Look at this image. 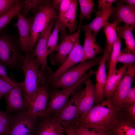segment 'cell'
Instances as JSON below:
<instances>
[{
    "label": "cell",
    "mask_w": 135,
    "mask_h": 135,
    "mask_svg": "<svg viewBox=\"0 0 135 135\" xmlns=\"http://www.w3.org/2000/svg\"><path fill=\"white\" fill-rule=\"evenodd\" d=\"M111 100H107L92 106L80 117L79 124L100 132L106 131L116 121V109Z\"/></svg>",
    "instance_id": "cell-1"
},
{
    "label": "cell",
    "mask_w": 135,
    "mask_h": 135,
    "mask_svg": "<svg viewBox=\"0 0 135 135\" xmlns=\"http://www.w3.org/2000/svg\"><path fill=\"white\" fill-rule=\"evenodd\" d=\"M40 65L39 62L32 53L25 54L22 66L24 79V82H22L20 89L29 106L40 86V83L44 82L46 78L45 71L40 69Z\"/></svg>",
    "instance_id": "cell-2"
},
{
    "label": "cell",
    "mask_w": 135,
    "mask_h": 135,
    "mask_svg": "<svg viewBox=\"0 0 135 135\" xmlns=\"http://www.w3.org/2000/svg\"><path fill=\"white\" fill-rule=\"evenodd\" d=\"M59 12L51 2L47 1L40 7L33 18L30 29L32 52L37 40L43 34L53 18L59 19Z\"/></svg>",
    "instance_id": "cell-3"
},
{
    "label": "cell",
    "mask_w": 135,
    "mask_h": 135,
    "mask_svg": "<svg viewBox=\"0 0 135 135\" xmlns=\"http://www.w3.org/2000/svg\"><path fill=\"white\" fill-rule=\"evenodd\" d=\"M101 58H95L80 62L67 70L55 80L49 82L54 88L65 89L77 83L85 75L86 72L92 67L99 64Z\"/></svg>",
    "instance_id": "cell-4"
},
{
    "label": "cell",
    "mask_w": 135,
    "mask_h": 135,
    "mask_svg": "<svg viewBox=\"0 0 135 135\" xmlns=\"http://www.w3.org/2000/svg\"><path fill=\"white\" fill-rule=\"evenodd\" d=\"M10 131L9 135H35L38 118L27 112L18 111L10 114Z\"/></svg>",
    "instance_id": "cell-5"
},
{
    "label": "cell",
    "mask_w": 135,
    "mask_h": 135,
    "mask_svg": "<svg viewBox=\"0 0 135 135\" xmlns=\"http://www.w3.org/2000/svg\"><path fill=\"white\" fill-rule=\"evenodd\" d=\"M93 74V72L90 71L86 74L84 76L73 86L61 90H56L50 93V100L48 102L44 117L49 116L52 113L55 114L60 112L68 103L70 96L75 91L76 88L81 83L90 76Z\"/></svg>",
    "instance_id": "cell-6"
},
{
    "label": "cell",
    "mask_w": 135,
    "mask_h": 135,
    "mask_svg": "<svg viewBox=\"0 0 135 135\" xmlns=\"http://www.w3.org/2000/svg\"><path fill=\"white\" fill-rule=\"evenodd\" d=\"M24 58L11 39L7 35L0 33V64L14 68L19 65L22 66Z\"/></svg>",
    "instance_id": "cell-7"
},
{
    "label": "cell",
    "mask_w": 135,
    "mask_h": 135,
    "mask_svg": "<svg viewBox=\"0 0 135 135\" xmlns=\"http://www.w3.org/2000/svg\"><path fill=\"white\" fill-rule=\"evenodd\" d=\"M74 92L65 107L54 116L64 128L74 127L79 124L80 116L78 112V101Z\"/></svg>",
    "instance_id": "cell-8"
},
{
    "label": "cell",
    "mask_w": 135,
    "mask_h": 135,
    "mask_svg": "<svg viewBox=\"0 0 135 135\" xmlns=\"http://www.w3.org/2000/svg\"><path fill=\"white\" fill-rule=\"evenodd\" d=\"M135 77V64H128L126 70L110 99L114 105L123 106V102L132 88Z\"/></svg>",
    "instance_id": "cell-9"
},
{
    "label": "cell",
    "mask_w": 135,
    "mask_h": 135,
    "mask_svg": "<svg viewBox=\"0 0 135 135\" xmlns=\"http://www.w3.org/2000/svg\"><path fill=\"white\" fill-rule=\"evenodd\" d=\"M85 88L78 92H74L78 101V112L80 116L88 112L93 106L96 102L95 85L92 83L90 77L84 81Z\"/></svg>",
    "instance_id": "cell-10"
},
{
    "label": "cell",
    "mask_w": 135,
    "mask_h": 135,
    "mask_svg": "<svg viewBox=\"0 0 135 135\" xmlns=\"http://www.w3.org/2000/svg\"><path fill=\"white\" fill-rule=\"evenodd\" d=\"M84 56L83 47L80 44L78 37L72 49L61 65L54 73L47 75L45 80L50 82L55 80L67 70L81 62Z\"/></svg>",
    "instance_id": "cell-11"
},
{
    "label": "cell",
    "mask_w": 135,
    "mask_h": 135,
    "mask_svg": "<svg viewBox=\"0 0 135 135\" xmlns=\"http://www.w3.org/2000/svg\"><path fill=\"white\" fill-rule=\"evenodd\" d=\"M39 88L27 112L30 115L36 117H44L50 97L47 84L44 82Z\"/></svg>",
    "instance_id": "cell-12"
},
{
    "label": "cell",
    "mask_w": 135,
    "mask_h": 135,
    "mask_svg": "<svg viewBox=\"0 0 135 135\" xmlns=\"http://www.w3.org/2000/svg\"><path fill=\"white\" fill-rule=\"evenodd\" d=\"M18 21L16 24L19 34L20 48L25 54L31 53L30 47V29L33 18H25L20 12L16 15Z\"/></svg>",
    "instance_id": "cell-13"
},
{
    "label": "cell",
    "mask_w": 135,
    "mask_h": 135,
    "mask_svg": "<svg viewBox=\"0 0 135 135\" xmlns=\"http://www.w3.org/2000/svg\"><path fill=\"white\" fill-rule=\"evenodd\" d=\"M57 19L54 18L51 20L46 30L39 38L37 45L32 52V56L40 63L42 70H45L47 67L46 48L50 36Z\"/></svg>",
    "instance_id": "cell-14"
},
{
    "label": "cell",
    "mask_w": 135,
    "mask_h": 135,
    "mask_svg": "<svg viewBox=\"0 0 135 135\" xmlns=\"http://www.w3.org/2000/svg\"><path fill=\"white\" fill-rule=\"evenodd\" d=\"M20 88H13L4 96L6 103V112L8 114L18 111L28 112L29 107L27 100L23 97Z\"/></svg>",
    "instance_id": "cell-15"
},
{
    "label": "cell",
    "mask_w": 135,
    "mask_h": 135,
    "mask_svg": "<svg viewBox=\"0 0 135 135\" xmlns=\"http://www.w3.org/2000/svg\"><path fill=\"white\" fill-rule=\"evenodd\" d=\"M81 26V24H80L78 30L74 33L70 34H64L62 42L58 45L56 54L51 56L52 63L62 64L63 63L79 36Z\"/></svg>",
    "instance_id": "cell-16"
},
{
    "label": "cell",
    "mask_w": 135,
    "mask_h": 135,
    "mask_svg": "<svg viewBox=\"0 0 135 135\" xmlns=\"http://www.w3.org/2000/svg\"><path fill=\"white\" fill-rule=\"evenodd\" d=\"M104 52L103 56L101 58L98 64V67L97 70L95 72L96 82V102L97 103H100L103 99L104 88L107 76L106 72V61L110 58L111 55L108 52L106 42Z\"/></svg>",
    "instance_id": "cell-17"
},
{
    "label": "cell",
    "mask_w": 135,
    "mask_h": 135,
    "mask_svg": "<svg viewBox=\"0 0 135 135\" xmlns=\"http://www.w3.org/2000/svg\"><path fill=\"white\" fill-rule=\"evenodd\" d=\"M35 135H64V129L53 116L42 117Z\"/></svg>",
    "instance_id": "cell-18"
},
{
    "label": "cell",
    "mask_w": 135,
    "mask_h": 135,
    "mask_svg": "<svg viewBox=\"0 0 135 135\" xmlns=\"http://www.w3.org/2000/svg\"><path fill=\"white\" fill-rule=\"evenodd\" d=\"M82 28L85 30V38L83 47L84 56L81 62L94 59L97 54L104 51L97 44L92 31L88 28Z\"/></svg>",
    "instance_id": "cell-19"
},
{
    "label": "cell",
    "mask_w": 135,
    "mask_h": 135,
    "mask_svg": "<svg viewBox=\"0 0 135 135\" xmlns=\"http://www.w3.org/2000/svg\"><path fill=\"white\" fill-rule=\"evenodd\" d=\"M116 7L113 13L115 21L119 23L123 22L125 24L135 27V6L116 4Z\"/></svg>",
    "instance_id": "cell-20"
},
{
    "label": "cell",
    "mask_w": 135,
    "mask_h": 135,
    "mask_svg": "<svg viewBox=\"0 0 135 135\" xmlns=\"http://www.w3.org/2000/svg\"><path fill=\"white\" fill-rule=\"evenodd\" d=\"M116 8L112 6L108 8L102 9L98 12L94 11L96 14L95 18L90 24L82 27L88 28L92 32L96 38L99 31L102 27L108 22L109 17L115 11Z\"/></svg>",
    "instance_id": "cell-21"
},
{
    "label": "cell",
    "mask_w": 135,
    "mask_h": 135,
    "mask_svg": "<svg viewBox=\"0 0 135 135\" xmlns=\"http://www.w3.org/2000/svg\"><path fill=\"white\" fill-rule=\"evenodd\" d=\"M128 64H124L118 70L106 78L103 90V96L110 99L116 88L123 77Z\"/></svg>",
    "instance_id": "cell-22"
},
{
    "label": "cell",
    "mask_w": 135,
    "mask_h": 135,
    "mask_svg": "<svg viewBox=\"0 0 135 135\" xmlns=\"http://www.w3.org/2000/svg\"><path fill=\"white\" fill-rule=\"evenodd\" d=\"M134 28L132 26L125 24L122 26H117L116 31L118 36L123 38L127 49L135 54V40L132 32Z\"/></svg>",
    "instance_id": "cell-23"
},
{
    "label": "cell",
    "mask_w": 135,
    "mask_h": 135,
    "mask_svg": "<svg viewBox=\"0 0 135 135\" xmlns=\"http://www.w3.org/2000/svg\"><path fill=\"white\" fill-rule=\"evenodd\" d=\"M77 4V0H72L69 8L61 22L64 27L68 28L71 33L77 27L76 22Z\"/></svg>",
    "instance_id": "cell-24"
},
{
    "label": "cell",
    "mask_w": 135,
    "mask_h": 135,
    "mask_svg": "<svg viewBox=\"0 0 135 135\" xmlns=\"http://www.w3.org/2000/svg\"><path fill=\"white\" fill-rule=\"evenodd\" d=\"M54 25V29L50 36L46 48L48 56L57 51L58 45V41L59 32L65 28L58 19H56Z\"/></svg>",
    "instance_id": "cell-25"
},
{
    "label": "cell",
    "mask_w": 135,
    "mask_h": 135,
    "mask_svg": "<svg viewBox=\"0 0 135 135\" xmlns=\"http://www.w3.org/2000/svg\"><path fill=\"white\" fill-rule=\"evenodd\" d=\"M119 23L116 21L111 23L108 22L103 27V31L107 39L106 42L108 52L110 54L112 52L113 45L117 37L116 28Z\"/></svg>",
    "instance_id": "cell-26"
},
{
    "label": "cell",
    "mask_w": 135,
    "mask_h": 135,
    "mask_svg": "<svg viewBox=\"0 0 135 135\" xmlns=\"http://www.w3.org/2000/svg\"><path fill=\"white\" fill-rule=\"evenodd\" d=\"M24 4V1L16 0V4L7 12L0 17V32L18 13L22 9Z\"/></svg>",
    "instance_id": "cell-27"
},
{
    "label": "cell",
    "mask_w": 135,
    "mask_h": 135,
    "mask_svg": "<svg viewBox=\"0 0 135 135\" xmlns=\"http://www.w3.org/2000/svg\"><path fill=\"white\" fill-rule=\"evenodd\" d=\"M121 41L120 38L117 36L116 40L114 43L112 47L110 55V58L109 65L108 78L116 70V65L118 57L121 52Z\"/></svg>",
    "instance_id": "cell-28"
},
{
    "label": "cell",
    "mask_w": 135,
    "mask_h": 135,
    "mask_svg": "<svg viewBox=\"0 0 135 135\" xmlns=\"http://www.w3.org/2000/svg\"><path fill=\"white\" fill-rule=\"evenodd\" d=\"M80 8V22L84 18L90 20L92 11H94L93 8L94 4L92 0H78Z\"/></svg>",
    "instance_id": "cell-29"
},
{
    "label": "cell",
    "mask_w": 135,
    "mask_h": 135,
    "mask_svg": "<svg viewBox=\"0 0 135 135\" xmlns=\"http://www.w3.org/2000/svg\"><path fill=\"white\" fill-rule=\"evenodd\" d=\"M22 82H20L14 80L10 82L0 76V100L2 98L13 88H20Z\"/></svg>",
    "instance_id": "cell-30"
},
{
    "label": "cell",
    "mask_w": 135,
    "mask_h": 135,
    "mask_svg": "<svg viewBox=\"0 0 135 135\" xmlns=\"http://www.w3.org/2000/svg\"><path fill=\"white\" fill-rule=\"evenodd\" d=\"M115 135H135L134 126L127 122L120 123L114 130Z\"/></svg>",
    "instance_id": "cell-31"
},
{
    "label": "cell",
    "mask_w": 135,
    "mask_h": 135,
    "mask_svg": "<svg viewBox=\"0 0 135 135\" xmlns=\"http://www.w3.org/2000/svg\"><path fill=\"white\" fill-rule=\"evenodd\" d=\"M47 0H26L21 14L24 18H26L29 11L31 9L35 11L38 10L41 5L45 3Z\"/></svg>",
    "instance_id": "cell-32"
},
{
    "label": "cell",
    "mask_w": 135,
    "mask_h": 135,
    "mask_svg": "<svg viewBox=\"0 0 135 135\" xmlns=\"http://www.w3.org/2000/svg\"><path fill=\"white\" fill-rule=\"evenodd\" d=\"M10 131V114L0 110V135H9Z\"/></svg>",
    "instance_id": "cell-33"
},
{
    "label": "cell",
    "mask_w": 135,
    "mask_h": 135,
    "mask_svg": "<svg viewBox=\"0 0 135 135\" xmlns=\"http://www.w3.org/2000/svg\"><path fill=\"white\" fill-rule=\"evenodd\" d=\"M135 61V54L130 52L126 48L121 52L118 57V62L124 64H132Z\"/></svg>",
    "instance_id": "cell-34"
},
{
    "label": "cell",
    "mask_w": 135,
    "mask_h": 135,
    "mask_svg": "<svg viewBox=\"0 0 135 135\" xmlns=\"http://www.w3.org/2000/svg\"><path fill=\"white\" fill-rule=\"evenodd\" d=\"M74 128L76 135H106V132H98L94 130H90L80 124L76 126Z\"/></svg>",
    "instance_id": "cell-35"
},
{
    "label": "cell",
    "mask_w": 135,
    "mask_h": 135,
    "mask_svg": "<svg viewBox=\"0 0 135 135\" xmlns=\"http://www.w3.org/2000/svg\"><path fill=\"white\" fill-rule=\"evenodd\" d=\"M16 2V0H0V17L11 9Z\"/></svg>",
    "instance_id": "cell-36"
},
{
    "label": "cell",
    "mask_w": 135,
    "mask_h": 135,
    "mask_svg": "<svg viewBox=\"0 0 135 135\" xmlns=\"http://www.w3.org/2000/svg\"><path fill=\"white\" fill-rule=\"evenodd\" d=\"M71 0H61L59 8L58 19L61 22L69 8Z\"/></svg>",
    "instance_id": "cell-37"
},
{
    "label": "cell",
    "mask_w": 135,
    "mask_h": 135,
    "mask_svg": "<svg viewBox=\"0 0 135 135\" xmlns=\"http://www.w3.org/2000/svg\"><path fill=\"white\" fill-rule=\"evenodd\" d=\"M135 104V87L132 88L126 98L123 102V106H127Z\"/></svg>",
    "instance_id": "cell-38"
},
{
    "label": "cell",
    "mask_w": 135,
    "mask_h": 135,
    "mask_svg": "<svg viewBox=\"0 0 135 135\" xmlns=\"http://www.w3.org/2000/svg\"><path fill=\"white\" fill-rule=\"evenodd\" d=\"M116 0H99L98 3V10L100 11L110 7Z\"/></svg>",
    "instance_id": "cell-39"
},
{
    "label": "cell",
    "mask_w": 135,
    "mask_h": 135,
    "mask_svg": "<svg viewBox=\"0 0 135 135\" xmlns=\"http://www.w3.org/2000/svg\"><path fill=\"white\" fill-rule=\"evenodd\" d=\"M6 67L0 64V76L10 82L13 81L14 80L8 76L6 70Z\"/></svg>",
    "instance_id": "cell-40"
},
{
    "label": "cell",
    "mask_w": 135,
    "mask_h": 135,
    "mask_svg": "<svg viewBox=\"0 0 135 135\" xmlns=\"http://www.w3.org/2000/svg\"><path fill=\"white\" fill-rule=\"evenodd\" d=\"M128 112L130 116L133 118H135V104L128 106Z\"/></svg>",
    "instance_id": "cell-41"
},
{
    "label": "cell",
    "mask_w": 135,
    "mask_h": 135,
    "mask_svg": "<svg viewBox=\"0 0 135 135\" xmlns=\"http://www.w3.org/2000/svg\"><path fill=\"white\" fill-rule=\"evenodd\" d=\"M64 131L67 135H76L75 132L74 127L71 126L64 128Z\"/></svg>",
    "instance_id": "cell-42"
},
{
    "label": "cell",
    "mask_w": 135,
    "mask_h": 135,
    "mask_svg": "<svg viewBox=\"0 0 135 135\" xmlns=\"http://www.w3.org/2000/svg\"><path fill=\"white\" fill-rule=\"evenodd\" d=\"M118 1V3L120 4L125 3L128 4V5L135 6V0H121Z\"/></svg>",
    "instance_id": "cell-43"
},
{
    "label": "cell",
    "mask_w": 135,
    "mask_h": 135,
    "mask_svg": "<svg viewBox=\"0 0 135 135\" xmlns=\"http://www.w3.org/2000/svg\"><path fill=\"white\" fill-rule=\"evenodd\" d=\"M62 0H54L51 1V3L53 6L57 10H59L60 5Z\"/></svg>",
    "instance_id": "cell-44"
},
{
    "label": "cell",
    "mask_w": 135,
    "mask_h": 135,
    "mask_svg": "<svg viewBox=\"0 0 135 135\" xmlns=\"http://www.w3.org/2000/svg\"></svg>",
    "instance_id": "cell-45"
}]
</instances>
